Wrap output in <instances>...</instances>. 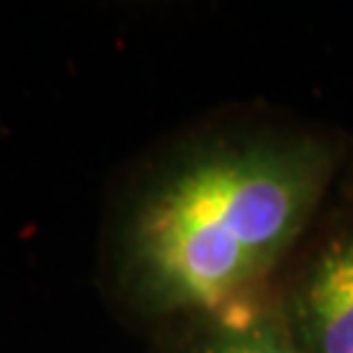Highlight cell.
Listing matches in <instances>:
<instances>
[{
	"mask_svg": "<svg viewBox=\"0 0 353 353\" xmlns=\"http://www.w3.org/2000/svg\"><path fill=\"white\" fill-rule=\"evenodd\" d=\"M351 165L345 131L267 105L165 137L110 196L105 299L152 332L278 283Z\"/></svg>",
	"mask_w": 353,
	"mask_h": 353,
	"instance_id": "6da1fadb",
	"label": "cell"
},
{
	"mask_svg": "<svg viewBox=\"0 0 353 353\" xmlns=\"http://www.w3.org/2000/svg\"><path fill=\"white\" fill-rule=\"evenodd\" d=\"M278 280L301 353H353V212L348 202L303 241Z\"/></svg>",
	"mask_w": 353,
	"mask_h": 353,
	"instance_id": "7a4b0ae2",
	"label": "cell"
},
{
	"mask_svg": "<svg viewBox=\"0 0 353 353\" xmlns=\"http://www.w3.org/2000/svg\"><path fill=\"white\" fill-rule=\"evenodd\" d=\"M150 353H301L278 283L150 332Z\"/></svg>",
	"mask_w": 353,
	"mask_h": 353,
	"instance_id": "3957f363",
	"label": "cell"
},
{
	"mask_svg": "<svg viewBox=\"0 0 353 353\" xmlns=\"http://www.w3.org/2000/svg\"><path fill=\"white\" fill-rule=\"evenodd\" d=\"M343 199L348 202V207H351V212H353V165H351V170L345 173V183H343Z\"/></svg>",
	"mask_w": 353,
	"mask_h": 353,
	"instance_id": "277c9868",
	"label": "cell"
}]
</instances>
